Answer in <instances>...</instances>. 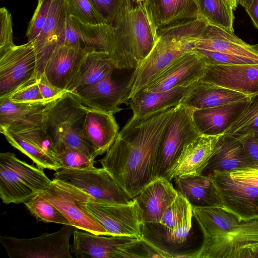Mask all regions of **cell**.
<instances>
[{
	"mask_svg": "<svg viewBox=\"0 0 258 258\" xmlns=\"http://www.w3.org/2000/svg\"><path fill=\"white\" fill-rule=\"evenodd\" d=\"M52 0H39L26 31L28 42H33L41 31L47 17Z\"/></svg>",
	"mask_w": 258,
	"mask_h": 258,
	"instance_id": "cell-41",
	"label": "cell"
},
{
	"mask_svg": "<svg viewBox=\"0 0 258 258\" xmlns=\"http://www.w3.org/2000/svg\"><path fill=\"white\" fill-rule=\"evenodd\" d=\"M24 204L37 221L71 225L63 214L40 194L35 195Z\"/></svg>",
	"mask_w": 258,
	"mask_h": 258,
	"instance_id": "cell-38",
	"label": "cell"
},
{
	"mask_svg": "<svg viewBox=\"0 0 258 258\" xmlns=\"http://www.w3.org/2000/svg\"><path fill=\"white\" fill-rule=\"evenodd\" d=\"M231 8L234 10L238 5V0H226Z\"/></svg>",
	"mask_w": 258,
	"mask_h": 258,
	"instance_id": "cell-52",
	"label": "cell"
},
{
	"mask_svg": "<svg viewBox=\"0 0 258 258\" xmlns=\"http://www.w3.org/2000/svg\"><path fill=\"white\" fill-rule=\"evenodd\" d=\"M87 207L109 236L142 238L144 225L141 209L135 198L128 204L91 201Z\"/></svg>",
	"mask_w": 258,
	"mask_h": 258,
	"instance_id": "cell-11",
	"label": "cell"
},
{
	"mask_svg": "<svg viewBox=\"0 0 258 258\" xmlns=\"http://www.w3.org/2000/svg\"><path fill=\"white\" fill-rule=\"evenodd\" d=\"M56 99L36 103H15L8 97L0 98V130L42 126L45 110Z\"/></svg>",
	"mask_w": 258,
	"mask_h": 258,
	"instance_id": "cell-25",
	"label": "cell"
},
{
	"mask_svg": "<svg viewBox=\"0 0 258 258\" xmlns=\"http://www.w3.org/2000/svg\"><path fill=\"white\" fill-rule=\"evenodd\" d=\"M192 206L180 192L164 213L159 223L163 238L174 245L185 243L192 229Z\"/></svg>",
	"mask_w": 258,
	"mask_h": 258,
	"instance_id": "cell-24",
	"label": "cell"
},
{
	"mask_svg": "<svg viewBox=\"0 0 258 258\" xmlns=\"http://www.w3.org/2000/svg\"><path fill=\"white\" fill-rule=\"evenodd\" d=\"M256 47H257V49H258V44H256Z\"/></svg>",
	"mask_w": 258,
	"mask_h": 258,
	"instance_id": "cell-53",
	"label": "cell"
},
{
	"mask_svg": "<svg viewBox=\"0 0 258 258\" xmlns=\"http://www.w3.org/2000/svg\"><path fill=\"white\" fill-rule=\"evenodd\" d=\"M105 23L111 24L126 0H90Z\"/></svg>",
	"mask_w": 258,
	"mask_h": 258,
	"instance_id": "cell-45",
	"label": "cell"
},
{
	"mask_svg": "<svg viewBox=\"0 0 258 258\" xmlns=\"http://www.w3.org/2000/svg\"><path fill=\"white\" fill-rule=\"evenodd\" d=\"M71 252L77 258L147 257L142 239L108 236L75 230Z\"/></svg>",
	"mask_w": 258,
	"mask_h": 258,
	"instance_id": "cell-7",
	"label": "cell"
},
{
	"mask_svg": "<svg viewBox=\"0 0 258 258\" xmlns=\"http://www.w3.org/2000/svg\"><path fill=\"white\" fill-rule=\"evenodd\" d=\"M177 195L171 181L166 178H157L147 185L135 198L141 209L144 224L159 223Z\"/></svg>",
	"mask_w": 258,
	"mask_h": 258,
	"instance_id": "cell-23",
	"label": "cell"
},
{
	"mask_svg": "<svg viewBox=\"0 0 258 258\" xmlns=\"http://www.w3.org/2000/svg\"><path fill=\"white\" fill-rule=\"evenodd\" d=\"M257 244L258 218L241 221L226 232L203 239L189 257L235 258L241 249Z\"/></svg>",
	"mask_w": 258,
	"mask_h": 258,
	"instance_id": "cell-13",
	"label": "cell"
},
{
	"mask_svg": "<svg viewBox=\"0 0 258 258\" xmlns=\"http://www.w3.org/2000/svg\"><path fill=\"white\" fill-rule=\"evenodd\" d=\"M192 213L203 239L226 232L240 222L232 213L217 207H192Z\"/></svg>",
	"mask_w": 258,
	"mask_h": 258,
	"instance_id": "cell-35",
	"label": "cell"
},
{
	"mask_svg": "<svg viewBox=\"0 0 258 258\" xmlns=\"http://www.w3.org/2000/svg\"><path fill=\"white\" fill-rule=\"evenodd\" d=\"M248 100L192 110L194 123L201 135L220 136L242 111Z\"/></svg>",
	"mask_w": 258,
	"mask_h": 258,
	"instance_id": "cell-26",
	"label": "cell"
},
{
	"mask_svg": "<svg viewBox=\"0 0 258 258\" xmlns=\"http://www.w3.org/2000/svg\"><path fill=\"white\" fill-rule=\"evenodd\" d=\"M258 131V92L249 96L247 104L223 135L238 137Z\"/></svg>",
	"mask_w": 258,
	"mask_h": 258,
	"instance_id": "cell-37",
	"label": "cell"
},
{
	"mask_svg": "<svg viewBox=\"0 0 258 258\" xmlns=\"http://www.w3.org/2000/svg\"><path fill=\"white\" fill-rule=\"evenodd\" d=\"M219 137L201 135L186 144L166 178L171 181L178 176L202 174L215 151Z\"/></svg>",
	"mask_w": 258,
	"mask_h": 258,
	"instance_id": "cell-22",
	"label": "cell"
},
{
	"mask_svg": "<svg viewBox=\"0 0 258 258\" xmlns=\"http://www.w3.org/2000/svg\"><path fill=\"white\" fill-rule=\"evenodd\" d=\"M6 97L15 103H36L46 101L42 97L37 78L20 87Z\"/></svg>",
	"mask_w": 258,
	"mask_h": 258,
	"instance_id": "cell-42",
	"label": "cell"
},
{
	"mask_svg": "<svg viewBox=\"0 0 258 258\" xmlns=\"http://www.w3.org/2000/svg\"><path fill=\"white\" fill-rule=\"evenodd\" d=\"M140 1H144V0H140Z\"/></svg>",
	"mask_w": 258,
	"mask_h": 258,
	"instance_id": "cell-54",
	"label": "cell"
},
{
	"mask_svg": "<svg viewBox=\"0 0 258 258\" xmlns=\"http://www.w3.org/2000/svg\"><path fill=\"white\" fill-rule=\"evenodd\" d=\"M51 183L43 168L19 159L13 152L1 153L0 198L3 203H24Z\"/></svg>",
	"mask_w": 258,
	"mask_h": 258,
	"instance_id": "cell-5",
	"label": "cell"
},
{
	"mask_svg": "<svg viewBox=\"0 0 258 258\" xmlns=\"http://www.w3.org/2000/svg\"><path fill=\"white\" fill-rule=\"evenodd\" d=\"M213 180L225 210L240 221L258 218V188L237 181L227 172H213Z\"/></svg>",
	"mask_w": 258,
	"mask_h": 258,
	"instance_id": "cell-15",
	"label": "cell"
},
{
	"mask_svg": "<svg viewBox=\"0 0 258 258\" xmlns=\"http://www.w3.org/2000/svg\"><path fill=\"white\" fill-rule=\"evenodd\" d=\"M85 52L61 44L49 57L42 74L52 85L67 91Z\"/></svg>",
	"mask_w": 258,
	"mask_h": 258,
	"instance_id": "cell-27",
	"label": "cell"
},
{
	"mask_svg": "<svg viewBox=\"0 0 258 258\" xmlns=\"http://www.w3.org/2000/svg\"><path fill=\"white\" fill-rule=\"evenodd\" d=\"M75 227L63 225L57 231L31 238L1 236L11 258H72L70 239Z\"/></svg>",
	"mask_w": 258,
	"mask_h": 258,
	"instance_id": "cell-8",
	"label": "cell"
},
{
	"mask_svg": "<svg viewBox=\"0 0 258 258\" xmlns=\"http://www.w3.org/2000/svg\"><path fill=\"white\" fill-rule=\"evenodd\" d=\"M114 67L107 52L92 50L83 55L67 91L74 92L112 75Z\"/></svg>",
	"mask_w": 258,
	"mask_h": 258,
	"instance_id": "cell-33",
	"label": "cell"
},
{
	"mask_svg": "<svg viewBox=\"0 0 258 258\" xmlns=\"http://www.w3.org/2000/svg\"><path fill=\"white\" fill-rule=\"evenodd\" d=\"M16 45L13 42L11 14L5 7L0 9V55Z\"/></svg>",
	"mask_w": 258,
	"mask_h": 258,
	"instance_id": "cell-44",
	"label": "cell"
},
{
	"mask_svg": "<svg viewBox=\"0 0 258 258\" xmlns=\"http://www.w3.org/2000/svg\"><path fill=\"white\" fill-rule=\"evenodd\" d=\"M13 147L30 158L37 166L54 171L62 167L58 152L42 126L0 130Z\"/></svg>",
	"mask_w": 258,
	"mask_h": 258,
	"instance_id": "cell-12",
	"label": "cell"
},
{
	"mask_svg": "<svg viewBox=\"0 0 258 258\" xmlns=\"http://www.w3.org/2000/svg\"><path fill=\"white\" fill-rule=\"evenodd\" d=\"M109 26L112 38L108 55L117 70L137 68L158 39V27L145 0H126Z\"/></svg>",
	"mask_w": 258,
	"mask_h": 258,
	"instance_id": "cell-2",
	"label": "cell"
},
{
	"mask_svg": "<svg viewBox=\"0 0 258 258\" xmlns=\"http://www.w3.org/2000/svg\"><path fill=\"white\" fill-rule=\"evenodd\" d=\"M189 87H178L158 92L141 90L126 102L133 111L131 118H145L177 106L181 103Z\"/></svg>",
	"mask_w": 258,
	"mask_h": 258,
	"instance_id": "cell-30",
	"label": "cell"
},
{
	"mask_svg": "<svg viewBox=\"0 0 258 258\" xmlns=\"http://www.w3.org/2000/svg\"><path fill=\"white\" fill-rule=\"evenodd\" d=\"M37 83L42 97L45 100L56 99L63 95L67 91L61 90L52 85L42 74L37 79Z\"/></svg>",
	"mask_w": 258,
	"mask_h": 258,
	"instance_id": "cell-48",
	"label": "cell"
},
{
	"mask_svg": "<svg viewBox=\"0 0 258 258\" xmlns=\"http://www.w3.org/2000/svg\"><path fill=\"white\" fill-rule=\"evenodd\" d=\"M84 128L97 156L107 151L119 133L114 114L89 107L85 119Z\"/></svg>",
	"mask_w": 258,
	"mask_h": 258,
	"instance_id": "cell-32",
	"label": "cell"
},
{
	"mask_svg": "<svg viewBox=\"0 0 258 258\" xmlns=\"http://www.w3.org/2000/svg\"><path fill=\"white\" fill-rule=\"evenodd\" d=\"M201 32L200 23L193 19L159 28L158 41L126 82L128 99L142 90L174 59L194 49Z\"/></svg>",
	"mask_w": 258,
	"mask_h": 258,
	"instance_id": "cell-3",
	"label": "cell"
},
{
	"mask_svg": "<svg viewBox=\"0 0 258 258\" xmlns=\"http://www.w3.org/2000/svg\"><path fill=\"white\" fill-rule=\"evenodd\" d=\"M67 13L64 0H52L46 22L38 36L31 42L37 58V79L53 51L63 44Z\"/></svg>",
	"mask_w": 258,
	"mask_h": 258,
	"instance_id": "cell-17",
	"label": "cell"
},
{
	"mask_svg": "<svg viewBox=\"0 0 258 258\" xmlns=\"http://www.w3.org/2000/svg\"><path fill=\"white\" fill-rule=\"evenodd\" d=\"M233 179L258 188V167H250L227 172Z\"/></svg>",
	"mask_w": 258,
	"mask_h": 258,
	"instance_id": "cell-47",
	"label": "cell"
},
{
	"mask_svg": "<svg viewBox=\"0 0 258 258\" xmlns=\"http://www.w3.org/2000/svg\"><path fill=\"white\" fill-rule=\"evenodd\" d=\"M201 15L210 23L234 32L233 10L226 0H196Z\"/></svg>",
	"mask_w": 258,
	"mask_h": 258,
	"instance_id": "cell-36",
	"label": "cell"
},
{
	"mask_svg": "<svg viewBox=\"0 0 258 258\" xmlns=\"http://www.w3.org/2000/svg\"><path fill=\"white\" fill-rule=\"evenodd\" d=\"M57 151L61 168L83 169L94 166V160L77 149L62 146Z\"/></svg>",
	"mask_w": 258,
	"mask_h": 258,
	"instance_id": "cell-40",
	"label": "cell"
},
{
	"mask_svg": "<svg viewBox=\"0 0 258 258\" xmlns=\"http://www.w3.org/2000/svg\"><path fill=\"white\" fill-rule=\"evenodd\" d=\"M200 80L250 96L258 92V64L207 65Z\"/></svg>",
	"mask_w": 258,
	"mask_h": 258,
	"instance_id": "cell-19",
	"label": "cell"
},
{
	"mask_svg": "<svg viewBox=\"0 0 258 258\" xmlns=\"http://www.w3.org/2000/svg\"><path fill=\"white\" fill-rule=\"evenodd\" d=\"M235 258H258V244L241 249Z\"/></svg>",
	"mask_w": 258,
	"mask_h": 258,
	"instance_id": "cell-49",
	"label": "cell"
},
{
	"mask_svg": "<svg viewBox=\"0 0 258 258\" xmlns=\"http://www.w3.org/2000/svg\"><path fill=\"white\" fill-rule=\"evenodd\" d=\"M250 167L256 166L246 155L239 140L231 136L222 135L203 174L230 172Z\"/></svg>",
	"mask_w": 258,
	"mask_h": 258,
	"instance_id": "cell-29",
	"label": "cell"
},
{
	"mask_svg": "<svg viewBox=\"0 0 258 258\" xmlns=\"http://www.w3.org/2000/svg\"><path fill=\"white\" fill-rule=\"evenodd\" d=\"M38 1H39V0H38Z\"/></svg>",
	"mask_w": 258,
	"mask_h": 258,
	"instance_id": "cell-55",
	"label": "cell"
},
{
	"mask_svg": "<svg viewBox=\"0 0 258 258\" xmlns=\"http://www.w3.org/2000/svg\"><path fill=\"white\" fill-rule=\"evenodd\" d=\"M254 0H238V4L242 6L245 10L247 9Z\"/></svg>",
	"mask_w": 258,
	"mask_h": 258,
	"instance_id": "cell-51",
	"label": "cell"
},
{
	"mask_svg": "<svg viewBox=\"0 0 258 258\" xmlns=\"http://www.w3.org/2000/svg\"><path fill=\"white\" fill-rule=\"evenodd\" d=\"M176 189L192 207H217L224 209L217 189L209 175L186 174L174 179Z\"/></svg>",
	"mask_w": 258,
	"mask_h": 258,
	"instance_id": "cell-31",
	"label": "cell"
},
{
	"mask_svg": "<svg viewBox=\"0 0 258 258\" xmlns=\"http://www.w3.org/2000/svg\"><path fill=\"white\" fill-rule=\"evenodd\" d=\"M249 96L199 80L190 85L181 103L193 109L216 107L245 101Z\"/></svg>",
	"mask_w": 258,
	"mask_h": 258,
	"instance_id": "cell-28",
	"label": "cell"
},
{
	"mask_svg": "<svg viewBox=\"0 0 258 258\" xmlns=\"http://www.w3.org/2000/svg\"><path fill=\"white\" fill-rule=\"evenodd\" d=\"M64 2L69 14L82 23L92 25L106 24L90 0H64Z\"/></svg>",
	"mask_w": 258,
	"mask_h": 258,
	"instance_id": "cell-39",
	"label": "cell"
},
{
	"mask_svg": "<svg viewBox=\"0 0 258 258\" xmlns=\"http://www.w3.org/2000/svg\"><path fill=\"white\" fill-rule=\"evenodd\" d=\"M207 65H238L255 64L251 60L221 52L194 49Z\"/></svg>",
	"mask_w": 258,
	"mask_h": 258,
	"instance_id": "cell-43",
	"label": "cell"
},
{
	"mask_svg": "<svg viewBox=\"0 0 258 258\" xmlns=\"http://www.w3.org/2000/svg\"><path fill=\"white\" fill-rule=\"evenodd\" d=\"M73 93L85 106L113 114L122 110L119 106L129 99L126 83L114 79L112 75Z\"/></svg>",
	"mask_w": 258,
	"mask_h": 258,
	"instance_id": "cell-18",
	"label": "cell"
},
{
	"mask_svg": "<svg viewBox=\"0 0 258 258\" xmlns=\"http://www.w3.org/2000/svg\"><path fill=\"white\" fill-rule=\"evenodd\" d=\"M37 58L32 42L15 45L0 55V98L9 96L37 78Z\"/></svg>",
	"mask_w": 258,
	"mask_h": 258,
	"instance_id": "cell-14",
	"label": "cell"
},
{
	"mask_svg": "<svg viewBox=\"0 0 258 258\" xmlns=\"http://www.w3.org/2000/svg\"><path fill=\"white\" fill-rule=\"evenodd\" d=\"M39 194L53 204L72 226L96 235L109 236L88 210L87 203L96 200L83 189L54 178L50 186Z\"/></svg>",
	"mask_w": 258,
	"mask_h": 258,
	"instance_id": "cell-6",
	"label": "cell"
},
{
	"mask_svg": "<svg viewBox=\"0 0 258 258\" xmlns=\"http://www.w3.org/2000/svg\"><path fill=\"white\" fill-rule=\"evenodd\" d=\"M175 107L130 119L99 162L132 199L156 177L160 144Z\"/></svg>",
	"mask_w": 258,
	"mask_h": 258,
	"instance_id": "cell-1",
	"label": "cell"
},
{
	"mask_svg": "<svg viewBox=\"0 0 258 258\" xmlns=\"http://www.w3.org/2000/svg\"><path fill=\"white\" fill-rule=\"evenodd\" d=\"M207 66L194 49L174 59L142 90L158 92L188 87L201 79Z\"/></svg>",
	"mask_w": 258,
	"mask_h": 258,
	"instance_id": "cell-16",
	"label": "cell"
},
{
	"mask_svg": "<svg viewBox=\"0 0 258 258\" xmlns=\"http://www.w3.org/2000/svg\"><path fill=\"white\" fill-rule=\"evenodd\" d=\"M88 107L72 92L67 91L46 108L42 128L56 150L62 146L77 149L90 158L97 156L87 138L84 122Z\"/></svg>",
	"mask_w": 258,
	"mask_h": 258,
	"instance_id": "cell-4",
	"label": "cell"
},
{
	"mask_svg": "<svg viewBox=\"0 0 258 258\" xmlns=\"http://www.w3.org/2000/svg\"><path fill=\"white\" fill-rule=\"evenodd\" d=\"M245 10L254 26L258 29V0H254L250 7Z\"/></svg>",
	"mask_w": 258,
	"mask_h": 258,
	"instance_id": "cell-50",
	"label": "cell"
},
{
	"mask_svg": "<svg viewBox=\"0 0 258 258\" xmlns=\"http://www.w3.org/2000/svg\"><path fill=\"white\" fill-rule=\"evenodd\" d=\"M194 49L221 52L252 61L258 64V49L237 36L233 32L219 25L209 23Z\"/></svg>",
	"mask_w": 258,
	"mask_h": 258,
	"instance_id": "cell-20",
	"label": "cell"
},
{
	"mask_svg": "<svg viewBox=\"0 0 258 258\" xmlns=\"http://www.w3.org/2000/svg\"><path fill=\"white\" fill-rule=\"evenodd\" d=\"M192 110L183 104L175 107L160 144L157 178H166L183 147L201 136L193 121Z\"/></svg>",
	"mask_w": 258,
	"mask_h": 258,
	"instance_id": "cell-9",
	"label": "cell"
},
{
	"mask_svg": "<svg viewBox=\"0 0 258 258\" xmlns=\"http://www.w3.org/2000/svg\"><path fill=\"white\" fill-rule=\"evenodd\" d=\"M158 28L202 16L196 0H145Z\"/></svg>",
	"mask_w": 258,
	"mask_h": 258,
	"instance_id": "cell-34",
	"label": "cell"
},
{
	"mask_svg": "<svg viewBox=\"0 0 258 258\" xmlns=\"http://www.w3.org/2000/svg\"><path fill=\"white\" fill-rule=\"evenodd\" d=\"M234 138L239 140L246 155L255 166L258 167V131L250 132Z\"/></svg>",
	"mask_w": 258,
	"mask_h": 258,
	"instance_id": "cell-46",
	"label": "cell"
},
{
	"mask_svg": "<svg viewBox=\"0 0 258 258\" xmlns=\"http://www.w3.org/2000/svg\"><path fill=\"white\" fill-rule=\"evenodd\" d=\"M53 176L83 189L98 201L128 204L133 200L103 167L94 166L83 169L61 168L56 171Z\"/></svg>",
	"mask_w": 258,
	"mask_h": 258,
	"instance_id": "cell-10",
	"label": "cell"
},
{
	"mask_svg": "<svg viewBox=\"0 0 258 258\" xmlns=\"http://www.w3.org/2000/svg\"><path fill=\"white\" fill-rule=\"evenodd\" d=\"M67 12L63 44L84 52L96 50L109 53L112 38L110 26L85 24Z\"/></svg>",
	"mask_w": 258,
	"mask_h": 258,
	"instance_id": "cell-21",
	"label": "cell"
}]
</instances>
